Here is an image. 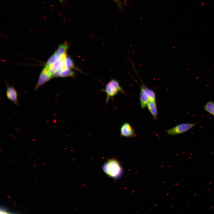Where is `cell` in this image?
Here are the masks:
<instances>
[{"mask_svg":"<svg viewBox=\"0 0 214 214\" xmlns=\"http://www.w3.org/2000/svg\"><path fill=\"white\" fill-rule=\"evenodd\" d=\"M196 123H183L178 124L166 131L168 134L175 136L183 133L188 131L193 127L198 124Z\"/></svg>","mask_w":214,"mask_h":214,"instance_id":"cell-3","label":"cell"},{"mask_svg":"<svg viewBox=\"0 0 214 214\" xmlns=\"http://www.w3.org/2000/svg\"><path fill=\"white\" fill-rule=\"evenodd\" d=\"M65 64L67 67L69 69L71 70L74 69L75 70H78V69L75 66L72 59L70 57L68 56H67L66 58Z\"/></svg>","mask_w":214,"mask_h":214,"instance_id":"cell-12","label":"cell"},{"mask_svg":"<svg viewBox=\"0 0 214 214\" xmlns=\"http://www.w3.org/2000/svg\"><path fill=\"white\" fill-rule=\"evenodd\" d=\"M120 134L121 136L126 138L134 137L136 135L134 129L128 122H125L121 125Z\"/></svg>","mask_w":214,"mask_h":214,"instance_id":"cell-4","label":"cell"},{"mask_svg":"<svg viewBox=\"0 0 214 214\" xmlns=\"http://www.w3.org/2000/svg\"><path fill=\"white\" fill-rule=\"evenodd\" d=\"M147 106L154 120H156L157 119L158 116L156 101H150L147 104Z\"/></svg>","mask_w":214,"mask_h":214,"instance_id":"cell-8","label":"cell"},{"mask_svg":"<svg viewBox=\"0 0 214 214\" xmlns=\"http://www.w3.org/2000/svg\"><path fill=\"white\" fill-rule=\"evenodd\" d=\"M113 0L115 2L117 3L120 9H122V4H122L121 2H120L119 0Z\"/></svg>","mask_w":214,"mask_h":214,"instance_id":"cell-14","label":"cell"},{"mask_svg":"<svg viewBox=\"0 0 214 214\" xmlns=\"http://www.w3.org/2000/svg\"><path fill=\"white\" fill-rule=\"evenodd\" d=\"M52 77V76L49 74L47 68L45 67L40 74L34 90H37L40 86L49 81Z\"/></svg>","mask_w":214,"mask_h":214,"instance_id":"cell-6","label":"cell"},{"mask_svg":"<svg viewBox=\"0 0 214 214\" xmlns=\"http://www.w3.org/2000/svg\"><path fill=\"white\" fill-rule=\"evenodd\" d=\"M7 87L6 95L7 98L12 102L15 105L19 106L18 100V94L16 90L12 86H9L7 84Z\"/></svg>","mask_w":214,"mask_h":214,"instance_id":"cell-7","label":"cell"},{"mask_svg":"<svg viewBox=\"0 0 214 214\" xmlns=\"http://www.w3.org/2000/svg\"><path fill=\"white\" fill-rule=\"evenodd\" d=\"M203 109L210 114L214 116V102L212 100L208 101L204 106Z\"/></svg>","mask_w":214,"mask_h":214,"instance_id":"cell-10","label":"cell"},{"mask_svg":"<svg viewBox=\"0 0 214 214\" xmlns=\"http://www.w3.org/2000/svg\"><path fill=\"white\" fill-rule=\"evenodd\" d=\"M135 71L136 73L137 74L138 76L141 80V85L140 86L139 99L141 108V109H143L146 107L148 103L150 101V100L144 88V83L142 81L141 79H140V78L139 77V76L138 75V73L137 72L136 70H135Z\"/></svg>","mask_w":214,"mask_h":214,"instance_id":"cell-5","label":"cell"},{"mask_svg":"<svg viewBox=\"0 0 214 214\" xmlns=\"http://www.w3.org/2000/svg\"><path fill=\"white\" fill-rule=\"evenodd\" d=\"M69 47V43L67 42H65L59 45L58 48L55 51L54 54L56 56H59L67 53Z\"/></svg>","mask_w":214,"mask_h":214,"instance_id":"cell-9","label":"cell"},{"mask_svg":"<svg viewBox=\"0 0 214 214\" xmlns=\"http://www.w3.org/2000/svg\"><path fill=\"white\" fill-rule=\"evenodd\" d=\"M103 169L108 176L114 179L118 178L121 177L123 172L120 164L115 159L108 160L103 165Z\"/></svg>","mask_w":214,"mask_h":214,"instance_id":"cell-1","label":"cell"},{"mask_svg":"<svg viewBox=\"0 0 214 214\" xmlns=\"http://www.w3.org/2000/svg\"><path fill=\"white\" fill-rule=\"evenodd\" d=\"M144 86L149 97L150 101H156L155 94L154 91L148 88L144 84Z\"/></svg>","mask_w":214,"mask_h":214,"instance_id":"cell-11","label":"cell"},{"mask_svg":"<svg viewBox=\"0 0 214 214\" xmlns=\"http://www.w3.org/2000/svg\"><path fill=\"white\" fill-rule=\"evenodd\" d=\"M102 91L106 94V105L107 104L110 98L113 99L119 92L126 95L125 92L120 86L119 81L114 79H112L106 84L104 89Z\"/></svg>","mask_w":214,"mask_h":214,"instance_id":"cell-2","label":"cell"},{"mask_svg":"<svg viewBox=\"0 0 214 214\" xmlns=\"http://www.w3.org/2000/svg\"><path fill=\"white\" fill-rule=\"evenodd\" d=\"M60 2L61 4L63 5V3L64 1V0H58Z\"/></svg>","mask_w":214,"mask_h":214,"instance_id":"cell-15","label":"cell"},{"mask_svg":"<svg viewBox=\"0 0 214 214\" xmlns=\"http://www.w3.org/2000/svg\"><path fill=\"white\" fill-rule=\"evenodd\" d=\"M58 59V57L54 54L48 60L45 64V67H48L50 65L53 64Z\"/></svg>","mask_w":214,"mask_h":214,"instance_id":"cell-13","label":"cell"}]
</instances>
